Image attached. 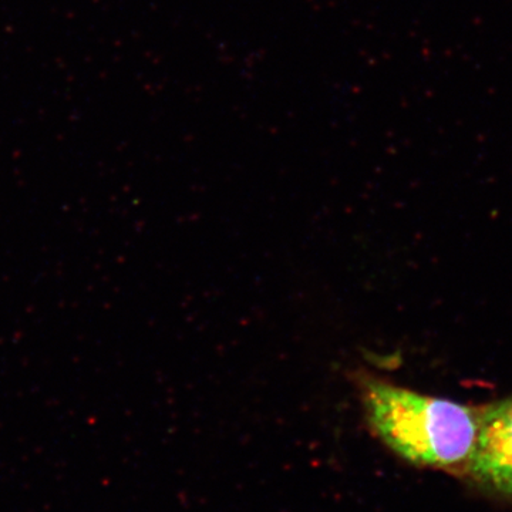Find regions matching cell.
I'll list each match as a JSON object with an SVG mask.
<instances>
[{"instance_id":"obj_1","label":"cell","mask_w":512,"mask_h":512,"mask_svg":"<svg viewBox=\"0 0 512 512\" xmlns=\"http://www.w3.org/2000/svg\"><path fill=\"white\" fill-rule=\"evenodd\" d=\"M356 386L367 424L393 453L414 466L466 471L480 407L417 393L365 370Z\"/></svg>"},{"instance_id":"obj_2","label":"cell","mask_w":512,"mask_h":512,"mask_svg":"<svg viewBox=\"0 0 512 512\" xmlns=\"http://www.w3.org/2000/svg\"><path fill=\"white\" fill-rule=\"evenodd\" d=\"M466 473L481 487L512 498V394L480 407V423Z\"/></svg>"}]
</instances>
